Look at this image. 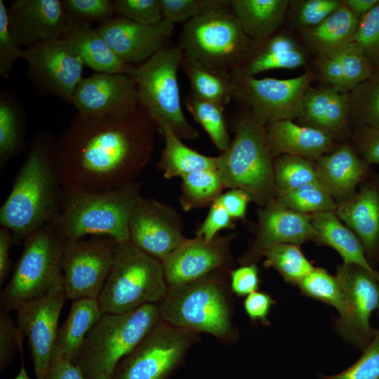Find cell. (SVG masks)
Listing matches in <instances>:
<instances>
[{
  "label": "cell",
  "instance_id": "cell-60",
  "mask_svg": "<svg viewBox=\"0 0 379 379\" xmlns=\"http://www.w3.org/2000/svg\"><path fill=\"white\" fill-rule=\"evenodd\" d=\"M13 379H31L27 372L25 366L22 361L20 371Z\"/></svg>",
  "mask_w": 379,
  "mask_h": 379
},
{
  "label": "cell",
  "instance_id": "cell-9",
  "mask_svg": "<svg viewBox=\"0 0 379 379\" xmlns=\"http://www.w3.org/2000/svg\"><path fill=\"white\" fill-rule=\"evenodd\" d=\"M182 55L178 46L166 45L145 62L134 65L133 77L139 102L159 133L171 129L181 140H194L199 131L188 121L181 106L178 72Z\"/></svg>",
  "mask_w": 379,
  "mask_h": 379
},
{
  "label": "cell",
  "instance_id": "cell-43",
  "mask_svg": "<svg viewBox=\"0 0 379 379\" xmlns=\"http://www.w3.org/2000/svg\"><path fill=\"white\" fill-rule=\"evenodd\" d=\"M341 4L342 0H290L286 18L300 32L321 23Z\"/></svg>",
  "mask_w": 379,
  "mask_h": 379
},
{
  "label": "cell",
  "instance_id": "cell-31",
  "mask_svg": "<svg viewBox=\"0 0 379 379\" xmlns=\"http://www.w3.org/2000/svg\"><path fill=\"white\" fill-rule=\"evenodd\" d=\"M289 0H230L244 32L258 41L279 31L286 19Z\"/></svg>",
  "mask_w": 379,
  "mask_h": 379
},
{
  "label": "cell",
  "instance_id": "cell-53",
  "mask_svg": "<svg viewBox=\"0 0 379 379\" xmlns=\"http://www.w3.org/2000/svg\"><path fill=\"white\" fill-rule=\"evenodd\" d=\"M234 219L223 206L215 200L211 206L208 213L196 231V236L203 237L209 241L218 235L224 229H234Z\"/></svg>",
  "mask_w": 379,
  "mask_h": 379
},
{
  "label": "cell",
  "instance_id": "cell-32",
  "mask_svg": "<svg viewBox=\"0 0 379 379\" xmlns=\"http://www.w3.org/2000/svg\"><path fill=\"white\" fill-rule=\"evenodd\" d=\"M102 314L97 298L72 301L68 316L59 328L55 345L73 364H77L87 335Z\"/></svg>",
  "mask_w": 379,
  "mask_h": 379
},
{
  "label": "cell",
  "instance_id": "cell-41",
  "mask_svg": "<svg viewBox=\"0 0 379 379\" xmlns=\"http://www.w3.org/2000/svg\"><path fill=\"white\" fill-rule=\"evenodd\" d=\"M274 199L285 207L309 215L335 211L337 207L336 201L319 182L289 191L277 192Z\"/></svg>",
  "mask_w": 379,
  "mask_h": 379
},
{
  "label": "cell",
  "instance_id": "cell-55",
  "mask_svg": "<svg viewBox=\"0 0 379 379\" xmlns=\"http://www.w3.org/2000/svg\"><path fill=\"white\" fill-rule=\"evenodd\" d=\"M275 303L270 294L257 291L245 298L243 305L245 312L252 321L269 326L270 323L268 317Z\"/></svg>",
  "mask_w": 379,
  "mask_h": 379
},
{
  "label": "cell",
  "instance_id": "cell-19",
  "mask_svg": "<svg viewBox=\"0 0 379 379\" xmlns=\"http://www.w3.org/2000/svg\"><path fill=\"white\" fill-rule=\"evenodd\" d=\"M7 13L11 34L20 47L62 39L76 22L62 0H14Z\"/></svg>",
  "mask_w": 379,
  "mask_h": 379
},
{
  "label": "cell",
  "instance_id": "cell-16",
  "mask_svg": "<svg viewBox=\"0 0 379 379\" xmlns=\"http://www.w3.org/2000/svg\"><path fill=\"white\" fill-rule=\"evenodd\" d=\"M179 213L156 199L140 197L129 222L130 241L162 262L187 239Z\"/></svg>",
  "mask_w": 379,
  "mask_h": 379
},
{
  "label": "cell",
  "instance_id": "cell-50",
  "mask_svg": "<svg viewBox=\"0 0 379 379\" xmlns=\"http://www.w3.org/2000/svg\"><path fill=\"white\" fill-rule=\"evenodd\" d=\"M22 56L23 49L15 44L9 30L7 6L0 0V76L8 79L15 62Z\"/></svg>",
  "mask_w": 379,
  "mask_h": 379
},
{
  "label": "cell",
  "instance_id": "cell-5",
  "mask_svg": "<svg viewBox=\"0 0 379 379\" xmlns=\"http://www.w3.org/2000/svg\"><path fill=\"white\" fill-rule=\"evenodd\" d=\"M234 121V137L217 157V170L227 189H240L260 207L275 198L274 157L265 128L243 107Z\"/></svg>",
  "mask_w": 379,
  "mask_h": 379
},
{
  "label": "cell",
  "instance_id": "cell-57",
  "mask_svg": "<svg viewBox=\"0 0 379 379\" xmlns=\"http://www.w3.org/2000/svg\"><path fill=\"white\" fill-rule=\"evenodd\" d=\"M217 201L234 220L244 219L248 204L252 199L248 194L242 190L230 189L222 193Z\"/></svg>",
  "mask_w": 379,
  "mask_h": 379
},
{
  "label": "cell",
  "instance_id": "cell-12",
  "mask_svg": "<svg viewBox=\"0 0 379 379\" xmlns=\"http://www.w3.org/2000/svg\"><path fill=\"white\" fill-rule=\"evenodd\" d=\"M198 340L199 333L161 319L119 362L112 379H168Z\"/></svg>",
  "mask_w": 379,
  "mask_h": 379
},
{
  "label": "cell",
  "instance_id": "cell-28",
  "mask_svg": "<svg viewBox=\"0 0 379 379\" xmlns=\"http://www.w3.org/2000/svg\"><path fill=\"white\" fill-rule=\"evenodd\" d=\"M86 65L95 72L131 75L134 65L121 59L109 47L97 28L75 22L62 39Z\"/></svg>",
  "mask_w": 379,
  "mask_h": 379
},
{
  "label": "cell",
  "instance_id": "cell-24",
  "mask_svg": "<svg viewBox=\"0 0 379 379\" xmlns=\"http://www.w3.org/2000/svg\"><path fill=\"white\" fill-rule=\"evenodd\" d=\"M298 123L321 130L335 140L347 132L349 120V94L332 87L310 86L303 97Z\"/></svg>",
  "mask_w": 379,
  "mask_h": 379
},
{
  "label": "cell",
  "instance_id": "cell-23",
  "mask_svg": "<svg viewBox=\"0 0 379 379\" xmlns=\"http://www.w3.org/2000/svg\"><path fill=\"white\" fill-rule=\"evenodd\" d=\"M318 182L337 204L355 194L357 185L368 178L369 165L352 145L344 144L315 162Z\"/></svg>",
  "mask_w": 379,
  "mask_h": 379
},
{
  "label": "cell",
  "instance_id": "cell-30",
  "mask_svg": "<svg viewBox=\"0 0 379 379\" xmlns=\"http://www.w3.org/2000/svg\"><path fill=\"white\" fill-rule=\"evenodd\" d=\"M357 19L343 3L317 26L300 32L304 46L315 58L333 54L353 43Z\"/></svg>",
  "mask_w": 379,
  "mask_h": 379
},
{
  "label": "cell",
  "instance_id": "cell-4",
  "mask_svg": "<svg viewBox=\"0 0 379 379\" xmlns=\"http://www.w3.org/2000/svg\"><path fill=\"white\" fill-rule=\"evenodd\" d=\"M142 186L138 180L102 193L62 187V208L51 222L53 228L62 243L91 236L109 237L118 243L130 241V218Z\"/></svg>",
  "mask_w": 379,
  "mask_h": 379
},
{
  "label": "cell",
  "instance_id": "cell-7",
  "mask_svg": "<svg viewBox=\"0 0 379 379\" xmlns=\"http://www.w3.org/2000/svg\"><path fill=\"white\" fill-rule=\"evenodd\" d=\"M161 320L158 305L103 314L87 335L77 365L85 379H112L119 362Z\"/></svg>",
  "mask_w": 379,
  "mask_h": 379
},
{
  "label": "cell",
  "instance_id": "cell-48",
  "mask_svg": "<svg viewBox=\"0 0 379 379\" xmlns=\"http://www.w3.org/2000/svg\"><path fill=\"white\" fill-rule=\"evenodd\" d=\"M322 379H379V330L361 357L350 367Z\"/></svg>",
  "mask_w": 379,
  "mask_h": 379
},
{
  "label": "cell",
  "instance_id": "cell-21",
  "mask_svg": "<svg viewBox=\"0 0 379 379\" xmlns=\"http://www.w3.org/2000/svg\"><path fill=\"white\" fill-rule=\"evenodd\" d=\"M311 215L279 204L274 199L258 210L255 237L238 258L240 265L257 264L270 248L281 244H300L314 241Z\"/></svg>",
  "mask_w": 379,
  "mask_h": 379
},
{
  "label": "cell",
  "instance_id": "cell-14",
  "mask_svg": "<svg viewBox=\"0 0 379 379\" xmlns=\"http://www.w3.org/2000/svg\"><path fill=\"white\" fill-rule=\"evenodd\" d=\"M22 59L27 62V77L39 93L72 105L85 65L63 40L41 41L25 48Z\"/></svg>",
  "mask_w": 379,
  "mask_h": 379
},
{
  "label": "cell",
  "instance_id": "cell-29",
  "mask_svg": "<svg viewBox=\"0 0 379 379\" xmlns=\"http://www.w3.org/2000/svg\"><path fill=\"white\" fill-rule=\"evenodd\" d=\"M314 241L330 246L343 258V262L357 265L379 282V272L371 265L364 246L356 234L345 227L333 211L311 214Z\"/></svg>",
  "mask_w": 379,
  "mask_h": 379
},
{
  "label": "cell",
  "instance_id": "cell-52",
  "mask_svg": "<svg viewBox=\"0 0 379 379\" xmlns=\"http://www.w3.org/2000/svg\"><path fill=\"white\" fill-rule=\"evenodd\" d=\"M353 147L368 164H379V128L356 126L352 133Z\"/></svg>",
  "mask_w": 379,
  "mask_h": 379
},
{
  "label": "cell",
  "instance_id": "cell-61",
  "mask_svg": "<svg viewBox=\"0 0 379 379\" xmlns=\"http://www.w3.org/2000/svg\"><path fill=\"white\" fill-rule=\"evenodd\" d=\"M375 259L379 263V246L378 248V250H377V252H376V254H375Z\"/></svg>",
  "mask_w": 379,
  "mask_h": 379
},
{
  "label": "cell",
  "instance_id": "cell-20",
  "mask_svg": "<svg viewBox=\"0 0 379 379\" xmlns=\"http://www.w3.org/2000/svg\"><path fill=\"white\" fill-rule=\"evenodd\" d=\"M234 237L231 233L209 241L199 236L188 239L161 262L168 286L192 282L221 268L233 269L230 246Z\"/></svg>",
  "mask_w": 379,
  "mask_h": 379
},
{
  "label": "cell",
  "instance_id": "cell-36",
  "mask_svg": "<svg viewBox=\"0 0 379 379\" xmlns=\"http://www.w3.org/2000/svg\"><path fill=\"white\" fill-rule=\"evenodd\" d=\"M185 106L194 121L208 133L215 147L222 152L231 140L224 117L225 107L203 100L189 92L184 100Z\"/></svg>",
  "mask_w": 379,
  "mask_h": 379
},
{
  "label": "cell",
  "instance_id": "cell-37",
  "mask_svg": "<svg viewBox=\"0 0 379 379\" xmlns=\"http://www.w3.org/2000/svg\"><path fill=\"white\" fill-rule=\"evenodd\" d=\"M348 94L350 123L379 128V68Z\"/></svg>",
  "mask_w": 379,
  "mask_h": 379
},
{
  "label": "cell",
  "instance_id": "cell-25",
  "mask_svg": "<svg viewBox=\"0 0 379 379\" xmlns=\"http://www.w3.org/2000/svg\"><path fill=\"white\" fill-rule=\"evenodd\" d=\"M273 157L282 154L317 161L334 149L335 138L317 128L281 120L265 127Z\"/></svg>",
  "mask_w": 379,
  "mask_h": 379
},
{
  "label": "cell",
  "instance_id": "cell-35",
  "mask_svg": "<svg viewBox=\"0 0 379 379\" xmlns=\"http://www.w3.org/2000/svg\"><path fill=\"white\" fill-rule=\"evenodd\" d=\"M181 178L179 201L185 211L211 206L226 189L217 168L194 172Z\"/></svg>",
  "mask_w": 379,
  "mask_h": 379
},
{
  "label": "cell",
  "instance_id": "cell-56",
  "mask_svg": "<svg viewBox=\"0 0 379 379\" xmlns=\"http://www.w3.org/2000/svg\"><path fill=\"white\" fill-rule=\"evenodd\" d=\"M45 379H85L77 365L71 362L55 345Z\"/></svg>",
  "mask_w": 379,
  "mask_h": 379
},
{
  "label": "cell",
  "instance_id": "cell-62",
  "mask_svg": "<svg viewBox=\"0 0 379 379\" xmlns=\"http://www.w3.org/2000/svg\"><path fill=\"white\" fill-rule=\"evenodd\" d=\"M378 317H379V310H378Z\"/></svg>",
  "mask_w": 379,
  "mask_h": 379
},
{
  "label": "cell",
  "instance_id": "cell-34",
  "mask_svg": "<svg viewBox=\"0 0 379 379\" xmlns=\"http://www.w3.org/2000/svg\"><path fill=\"white\" fill-rule=\"evenodd\" d=\"M180 67L190 81L191 92L197 97L225 107L233 99L232 75L215 73L184 58Z\"/></svg>",
  "mask_w": 379,
  "mask_h": 379
},
{
  "label": "cell",
  "instance_id": "cell-17",
  "mask_svg": "<svg viewBox=\"0 0 379 379\" xmlns=\"http://www.w3.org/2000/svg\"><path fill=\"white\" fill-rule=\"evenodd\" d=\"M68 300L64 286L26 301L17 309V326L29 341L36 379H45L56 345L58 321Z\"/></svg>",
  "mask_w": 379,
  "mask_h": 379
},
{
  "label": "cell",
  "instance_id": "cell-49",
  "mask_svg": "<svg viewBox=\"0 0 379 379\" xmlns=\"http://www.w3.org/2000/svg\"><path fill=\"white\" fill-rule=\"evenodd\" d=\"M117 15L137 23L152 25L163 20L159 0H114Z\"/></svg>",
  "mask_w": 379,
  "mask_h": 379
},
{
  "label": "cell",
  "instance_id": "cell-11",
  "mask_svg": "<svg viewBox=\"0 0 379 379\" xmlns=\"http://www.w3.org/2000/svg\"><path fill=\"white\" fill-rule=\"evenodd\" d=\"M232 79L233 99L248 109L255 119L265 127L278 121L300 117L304 95L314 74L312 69H308L291 79H258L236 69Z\"/></svg>",
  "mask_w": 379,
  "mask_h": 379
},
{
  "label": "cell",
  "instance_id": "cell-54",
  "mask_svg": "<svg viewBox=\"0 0 379 379\" xmlns=\"http://www.w3.org/2000/svg\"><path fill=\"white\" fill-rule=\"evenodd\" d=\"M260 282L257 264L240 265L230 272V290L238 297H246L258 291Z\"/></svg>",
  "mask_w": 379,
  "mask_h": 379
},
{
  "label": "cell",
  "instance_id": "cell-1",
  "mask_svg": "<svg viewBox=\"0 0 379 379\" xmlns=\"http://www.w3.org/2000/svg\"><path fill=\"white\" fill-rule=\"evenodd\" d=\"M158 133L140 102L121 117L91 118L76 113L56 141L62 186L102 193L135 182L152 159Z\"/></svg>",
  "mask_w": 379,
  "mask_h": 379
},
{
  "label": "cell",
  "instance_id": "cell-39",
  "mask_svg": "<svg viewBox=\"0 0 379 379\" xmlns=\"http://www.w3.org/2000/svg\"><path fill=\"white\" fill-rule=\"evenodd\" d=\"M263 256L265 267L276 270L286 282L294 286L314 268L299 244H278L267 249Z\"/></svg>",
  "mask_w": 379,
  "mask_h": 379
},
{
  "label": "cell",
  "instance_id": "cell-42",
  "mask_svg": "<svg viewBox=\"0 0 379 379\" xmlns=\"http://www.w3.org/2000/svg\"><path fill=\"white\" fill-rule=\"evenodd\" d=\"M277 192H285L318 182L313 161L301 157L282 154L274 158Z\"/></svg>",
  "mask_w": 379,
  "mask_h": 379
},
{
  "label": "cell",
  "instance_id": "cell-15",
  "mask_svg": "<svg viewBox=\"0 0 379 379\" xmlns=\"http://www.w3.org/2000/svg\"><path fill=\"white\" fill-rule=\"evenodd\" d=\"M336 277L347 303V312L335 321L336 332L362 351L373 341L379 329L371 327L373 313L379 310V282L368 272L352 264L337 266Z\"/></svg>",
  "mask_w": 379,
  "mask_h": 379
},
{
  "label": "cell",
  "instance_id": "cell-10",
  "mask_svg": "<svg viewBox=\"0 0 379 379\" xmlns=\"http://www.w3.org/2000/svg\"><path fill=\"white\" fill-rule=\"evenodd\" d=\"M62 244L51 222L25 239L11 278L1 293V310H17L23 302L63 286Z\"/></svg>",
  "mask_w": 379,
  "mask_h": 379
},
{
  "label": "cell",
  "instance_id": "cell-51",
  "mask_svg": "<svg viewBox=\"0 0 379 379\" xmlns=\"http://www.w3.org/2000/svg\"><path fill=\"white\" fill-rule=\"evenodd\" d=\"M25 335L20 333L17 324L8 312L0 311V370L1 372L12 361L16 350L22 343Z\"/></svg>",
  "mask_w": 379,
  "mask_h": 379
},
{
  "label": "cell",
  "instance_id": "cell-18",
  "mask_svg": "<svg viewBox=\"0 0 379 379\" xmlns=\"http://www.w3.org/2000/svg\"><path fill=\"white\" fill-rule=\"evenodd\" d=\"M72 105L77 113L86 117L126 116L139 105L135 82L128 74L95 72L81 79Z\"/></svg>",
  "mask_w": 379,
  "mask_h": 379
},
{
  "label": "cell",
  "instance_id": "cell-58",
  "mask_svg": "<svg viewBox=\"0 0 379 379\" xmlns=\"http://www.w3.org/2000/svg\"><path fill=\"white\" fill-rule=\"evenodd\" d=\"M14 244L13 233L7 227L0 229V284L4 283L13 269L10 250Z\"/></svg>",
  "mask_w": 379,
  "mask_h": 379
},
{
  "label": "cell",
  "instance_id": "cell-47",
  "mask_svg": "<svg viewBox=\"0 0 379 379\" xmlns=\"http://www.w3.org/2000/svg\"><path fill=\"white\" fill-rule=\"evenodd\" d=\"M72 18L81 23L102 24L115 14L111 0H62Z\"/></svg>",
  "mask_w": 379,
  "mask_h": 379
},
{
  "label": "cell",
  "instance_id": "cell-40",
  "mask_svg": "<svg viewBox=\"0 0 379 379\" xmlns=\"http://www.w3.org/2000/svg\"><path fill=\"white\" fill-rule=\"evenodd\" d=\"M297 286L302 295L334 307L340 317L347 312V303L339 281L326 269L314 267Z\"/></svg>",
  "mask_w": 379,
  "mask_h": 379
},
{
  "label": "cell",
  "instance_id": "cell-38",
  "mask_svg": "<svg viewBox=\"0 0 379 379\" xmlns=\"http://www.w3.org/2000/svg\"><path fill=\"white\" fill-rule=\"evenodd\" d=\"M23 128V117L19 105L14 98L1 93L0 98L1 171L21 149Z\"/></svg>",
  "mask_w": 379,
  "mask_h": 379
},
{
  "label": "cell",
  "instance_id": "cell-3",
  "mask_svg": "<svg viewBox=\"0 0 379 379\" xmlns=\"http://www.w3.org/2000/svg\"><path fill=\"white\" fill-rule=\"evenodd\" d=\"M221 268L185 284L168 286L158 305L162 321L197 333L209 334L222 343L238 340L233 323L230 272Z\"/></svg>",
  "mask_w": 379,
  "mask_h": 379
},
{
  "label": "cell",
  "instance_id": "cell-45",
  "mask_svg": "<svg viewBox=\"0 0 379 379\" xmlns=\"http://www.w3.org/2000/svg\"><path fill=\"white\" fill-rule=\"evenodd\" d=\"M228 0H159L163 20L184 24Z\"/></svg>",
  "mask_w": 379,
  "mask_h": 379
},
{
  "label": "cell",
  "instance_id": "cell-2",
  "mask_svg": "<svg viewBox=\"0 0 379 379\" xmlns=\"http://www.w3.org/2000/svg\"><path fill=\"white\" fill-rule=\"evenodd\" d=\"M56 141L48 131L37 134L0 208V225L11 230L16 245L52 222L61 211L62 186L56 165Z\"/></svg>",
  "mask_w": 379,
  "mask_h": 379
},
{
  "label": "cell",
  "instance_id": "cell-8",
  "mask_svg": "<svg viewBox=\"0 0 379 379\" xmlns=\"http://www.w3.org/2000/svg\"><path fill=\"white\" fill-rule=\"evenodd\" d=\"M168 288L161 261L131 241L117 243L98 300L103 314L126 313L145 305H158Z\"/></svg>",
  "mask_w": 379,
  "mask_h": 379
},
{
  "label": "cell",
  "instance_id": "cell-33",
  "mask_svg": "<svg viewBox=\"0 0 379 379\" xmlns=\"http://www.w3.org/2000/svg\"><path fill=\"white\" fill-rule=\"evenodd\" d=\"M165 145L157 167L166 179L182 178L190 173L217 168V157H208L187 147L168 128L161 133Z\"/></svg>",
  "mask_w": 379,
  "mask_h": 379
},
{
  "label": "cell",
  "instance_id": "cell-27",
  "mask_svg": "<svg viewBox=\"0 0 379 379\" xmlns=\"http://www.w3.org/2000/svg\"><path fill=\"white\" fill-rule=\"evenodd\" d=\"M306 62L303 47L288 33L278 31L266 39L252 41L237 69L255 77L272 69L298 68Z\"/></svg>",
  "mask_w": 379,
  "mask_h": 379
},
{
  "label": "cell",
  "instance_id": "cell-26",
  "mask_svg": "<svg viewBox=\"0 0 379 379\" xmlns=\"http://www.w3.org/2000/svg\"><path fill=\"white\" fill-rule=\"evenodd\" d=\"M335 213L361 242L368 258L379 246V185L371 180L350 198L337 204Z\"/></svg>",
  "mask_w": 379,
  "mask_h": 379
},
{
  "label": "cell",
  "instance_id": "cell-22",
  "mask_svg": "<svg viewBox=\"0 0 379 379\" xmlns=\"http://www.w3.org/2000/svg\"><path fill=\"white\" fill-rule=\"evenodd\" d=\"M174 25L162 20L154 25H144L117 15L96 28L121 59L138 65L168 44Z\"/></svg>",
  "mask_w": 379,
  "mask_h": 379
},
{
  "label": "cell",
  "instance_id": "cell-44",
  "mask_svg": "<svg viewBox=\"0 0 379 379\" xmlns=\"http://www.w3.org/2000/svg\"><path fill=\"white\" fill-rule=\"evenodd\" d=\"M353 43L374 68H379V1L359 19Z\"/></svg>",
  "mask_w": 379,
  "mask_h": 379
},
{
  "label": "cell",
  "instance_id": "cell-13",
  "mask_svg": "<svg viewBox=\"0 0 379 379\" xmlns=\"http://www.w3.org/2000/svg\"><path fill=\"white\" fill-rule=\"evenodd\" d=\"M117 243L107 236L63 242V286L68 300L98 299L110 272Z\"/></svg>",
  "mask_w": 379,
  "mask_h": 379
},
{
  "label": "cell",
  "instance_id": "cell-59",
  "mask_svg": "<svg viewBox=\"0 0 379 379\" xmlns=\"http://www.w3.org/2000/svg\"><path fill=\"white\" fill-rule=\"evenodd\" d=\"M350 12L359 19L369 12L379 0H342Z\"/></svg>",
  "mask_w": 379,
  "mask_h": 379
},
{
  "label": "cell",
  "instance_id": "cell-46",
  "mask_svg": "<svg viewBox=\"0 0 379 379\" xmlns=\"http://www.w3.org/2000/svg\"><path fill=\"white\" fill-rule=\"evenodd\" d=\"M348 93L366 80L376 69L354 44L338 51Z\"/></svg>",
  "mask_w": 379,
  "mask_h": 379
},
{
  "label": "cell",
  "instance_id": "cell-6",
  "mask_svg": "<svg viewBox=\"0 0 379 379\" xmlns=\"http://www.w3.org/2000/svg\"><path fill=\"white\" fill-rule=\"evenodd\" d=\"M251 44L228 0L185 22L177 46L182 58L215 73L232 75Z\"/></svg>",
  "mask_w": 379,
  "mask_h": 379
}]
</instances>
